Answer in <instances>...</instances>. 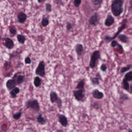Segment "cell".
<instances>
[{"instance_id":"cell-37","label":"cell","mask_w":132,"mask_h":132,"mask_svg":"<svg viewBox=\"0 0 132 132\" xmlns=\"http://www.w3.org/2000/svg\"><path fill=\"white\" fill-rule=\"evenodd\" d=\"M81 3V0H74V4L75 7H78Z\"/></svg>"},{"instance_id":"cell-24","label":"cell","mask_w":132,"mask_h":132,"mask_svg":"<svg viewBox=\"0 0 132 132\" xmlns=\"http://www.w3.org/2000/svg\"><path fill=\"white\" fill-rule=\"evenodd\" d=\"M122 87L125 90L128 91L129 88V85L128 81L125 78H124L122 80Z\"/></svg>"},{"instance_id":"cell-19","label":"cell","mask_w":132,"mask_h":132,"mask_svg":"<svg viewBox=\"0 0 132 132\" xmlns=\"http://www.w3.org/2000/svg\"><path fill=\"white\" fill-rule=\"evenodd\" d=\"M101 80V77L99 73H97L95 77L91 78L90 80L93 85H97L100 84V80Z\"/></svg>"},{"instance_id":"cell-6","label":"cell","mask_w":132,"mask_h":132,"mask_svg":"<svg viewBox=\"0 0 132 132\" xmlns=\"http://www.w3.org/2000/svg\"><path fill=\"white\" fill-rule=\"evenodd\" d=\"M101 58L100 52L99 50L94 51L91 55L90 60L89 66L91 69L94 68L96 66L97 61Z\"/></svg>"},{"instance_id":"cell-43","label":"cell","mask_w":132,"mask_h":132,"mask_svg":"<svg viewBox=\"0 0 132 132\" xmlns=\"http://www.w3.org/2000/svg\"><path fill=\"white\" fill-rule=\"evenodd\" d=\"M128 132H132V130H130Z\"/></svg>"},{"instance_id":"cell-25","label":"cell","mask_w":132,"mask_h":132,"mask_svg":"<svg viewBox=\"0 0 132 132\" xmlns=\"http://www.w3.org/2000/svg\"><path fill=\"white\" fill-rule=\"evenodd\" d=\"M22 111H20L16 113H14L12 115V118L14 120H18L20 119L22 115Z\"/></svg>"},{"instance_id":"cell-17","label":"cell","mask_w":132,"mask_h":132,"mask_svg":"<svg viewBox=\"0 0 132 132\" xmlns=\"http://www.w3.org/2000/svg\"><path fill=\"white\" fill-rule=\"evenodd\" d=\"M27 15L26 14L22 12H20L18 14V21L21 24H23L26 21L27 19Z\"/></svg>"},{"instance_id":"cell-31","label":"cell","mask_w":132,"mask_h":132,"mask_svg":"<svg viewBox=\"0 0 132 132\" xmlns=\"http://www.w3.org/2000/svg\"><path fill=\"white\" fill-rule=\"evenodd\" d=\"M24 62H25V63L26 65H30L32 63L31 58L28 56H26L25 58Z\"/></svg>"},{"instance_id":"cell-8","label":"cell","mask_w":132,"mask_h":132,"mask_svg":"<svg viewBox=\"0 0 132 132\" xmlns=\"http://www.w3.org/2000/svg\"><path fill=\"white\" fill-rule=\"evenodd\" d=\"M58 122L63 127L66 128L68 126L69 122L67 117L63 114L58 113L57 114Z\"/></svg>"},{"instance_id":"cell-36","label":"cell","mask_w":132,"mask_h":132,"mask_svg":"<svg viewBox=\"0 0 132 132\" xmlns=\"http://www.w3.org/2000/svg\"><path fill=\"white\" fill-rule=\"evenodd\" d=\"M73 24L71 22H68L66 26V28L67 30V31H69V30H71L73 28Z\"/></svg>"},{"instance_id":"cell-16","label":"cell","mask_w":132,"mask_h":132,"mask_svg":"<svg viewBox=\"0 0 132 132\" xmlns=\"http://www.w3.org/2000/svg\"><path fill=\"white\" fill-rule=\"evenodd\" d=\"M115 19L114 17L111 14H108L105 22V25L107 27H110L114 23Z\"/></svg>"},{"instance_id":"cell-38","label":"cell","mask_w":132,"mask_h":132,"mask_svg":"<svg viewBox=\"0 0 132 132\" xmlns=\"http://www.w3.org/2000/svg\"><path fill=\"white\" fill-rule=\"evenodd\" d=\"M107 66L105 65V64H102L100 66V69L102 71H105L107 70Z\"/></svg>"},{"instance_id":"cell-35","label":"cell","mask_w":132,"mask_h":132,"mask_svg":"<svg viewBox=\"0 0 132 132\" xmlns=\"http://www.w3.org/2000/svg\"><path fill=\"white\" fill-rule=\"evenodd\" d=\"M46 10L47 12H50L52 11V6L50 4H46Z\"/></svg>"},{"instance_id":"cell-29","label":"cell","mask_w":132,"mask_h":132,"mask_svg":"<svg viewBox=\"0 0 132 132\" xmlns=\"http://www.w3.org/2000/svg\"><path fill=\"white\" fill-rule=\"evenodd\" d=\"M132 68V66L131 65H129L126 67H122L121 68L120 72L121 73H125V72H127L128 71L130 70Z\"/></svg>"},{"instance_id":"cell-40","label":"cell","mask_w":132,"mask_h":132,"mask_svg":"<svg viewBox=\"0 0 132 132\" xmlns=\"http://www.w3.org/2000/svg\"><path fill=\"white\" fill-rule=\"evenodd\" d=\"M56 132H64V131L63 129H57L56 130Z\"/></svg>"},{"instance_id":"cell-2","label":"cell","mask_w":132,"mask_h":132,"mask_svg":"<svg viewBox=\"0 0 132 132\" xmlns=\"http://www.w3.org/2000/svg\"><path fill=\"white\" fill-rule=\"evenodd\" d=\"M25 106L27 109H31L36 112H38L40 110V106L37 99H29L25 103Z\"/></svg>"},{"instance_id":"cell-30","label":"cell","mask_w":132,"mask_h":132,"mask_svg":"<svg viewBox=\"0 0 132 132\" xmlns=\"http://www.w3.org/2000/svg\"><path fill=\"white\" fill-rule=\"evenodd\" d=\"M9 32L10 34L12 35V36H14L16 35L17 32V29L14 27H11L9 29Z\"/></svg>"},{"instance_id":"cell-7","label":"cell","mask_w":132,"mask_h":132,"mask_svg":"<svg viewBox=\"0 0 132 132\" xmlns=\"http://www.w3.org/2000/svg\"><path fill=\"white\" fill-rule=\"evenodd\" d=\"M84 89H78L73 90V94L76 100L78 102H83L85 97Z\"/></svg>"},{"instance_id":"cell-3","label":"cell","mask_w":132,"mask_h":132,"mask_svg":"<svg viewBox=\"0 0 132 132\" xmlns=\"http://www.w3.org/2000/svg\"><path fill=\"white\" fill-rule=\"evenodd\" d=\"M50 100L52 104L56 103L57 108L61 109L63 107V100L59 97L56 92L51 90L50 93Z\"/></svg>"},{"instance_id":"cell-11","label":"cell","mask_w":132,"mask_h":132,"mask_svg":"<svg viewBox=\"0 0 132 132\" xmlns=\"http://www.w3.org/2000/svg\"><path fill=\"white\" fill-rule=\"evenodd\" d=\"M5 85H6L7 90L10 92L13 88H15L17 86V84L15 80L12 78L11 79H9L7 81Z\"/></svg>"},{"instance_id":"cell-28","label":"cell","mask_w":132,"mask_h":132,"mask_svg":"<svg viewBox=\"0 0 132 132\" xmlns=\"http://www.w3.org/2000/svg\"><path fill=\"white\" fill-rule=\"evenodd\" d=\"M49 19L46 18H43L41 22L42 26L43 27H45L49 25Z\"/></svg>"},{"instance_id":"cell-14","label":"cell","mask_w":132,"mask_h":132,"mask_svg":"<svg viewBox=\"0 0 132 132\" xmlns=\"http://www.w3.org/2000/svg\"><path fill=\"white\" fill-rule=\"evenodd\" d=\"M92 96L94 98L97 99H101L104 97V93L100 91L98 89H94L92 91Z\"/></svg>"},{"instance_id":"cell-13","label":"cell","mask_w":132,"mask_h":132,"mask_svg":"<svg viewBox=\"0 0 132 132\" xmlns=\"http://www.w3.org/2000/svg\"><path fill=\"white\" fill-rule=\"evenodd\" d=\"M74 49L78 57L81 56L84 50L83 45L81 43H77L74 46Z\"/></svg>"},{"instance_id":"cell-12","label":"cell","mask_w":132,"mask_h":132,"mask_svg":"<svg viewBox=\"0 0 132 132\" xmlns=\"http://www.w3.org/2000/svg\"><path fill=\"white\" fill-rule=\"evenodd\" d=\"M99 21V18L98 14L95 13L91 16L88 20V22L90 25L96 26Z\"/></svg>"},{"instance_id":"cell-22","label":"cell","mask_w":132,"mask_h":132,"mask_svg":"<svg viewBox=\"0 0 132 132\" xmlns=\"http://www.w3.org/2000/svg\"><path fill=\"white\" fill-rule=\"evenodd\" d=\"M119 39L123 43H127L128 41L129 38L126 35L120 34L118 36Z\"/></svg>"},{"instance_id":"cell-15","label":"cell","mask_w":132,"mask_h":132,"mask_svg":"<svg viewBox=\"0 0 132 132\" xmlns=\"http://www.w3.org/2000/svg\"><path fill=\"white\" fill-rule=\"evenodd\" d=\"M36 119L37 122L41 125H45L47 123V119L43 116L42 113L39 114L36 117Z\"/></svg>"},{"instance_id":"cell-9","label":"cell","mask_w":132,"mask_h":132,"mask_svg":"<svg viewBox=\"0 0 132 132\" xmlns=\"http://www.w3.org/2000/svg\"><path fill=\"white\" fill-rule=\"evenodd\" d=\"M3 40L4 42V45L7 49L11 50L14 48V43L12 39L9 37H6L3 38Z\"/></svg>"},{"instance_id":"cell-1","label":"cell","mask_w":132,"mask_h":132,"mask_svg":"<svg viewBox=\"0 0 132 132\" xmlns=\"http://www.w3.org/2000/svg\"><path fill=\"white\" fill-rule=\"evenodd\" d=\"M123 0H114L111 5V11L115 16H119L123 12Z\"/></svg>"},{"instance_id":"cell-18","label":"cell","mask_w":132,"mask_h":132,"mask_svg":"<svg viewBox=\"0 0 132 132\" xmlns=\"http://www.w3.org/2000/svg\"><path fill=\"white\" fill-rule=\"evenodd\" d=\"M20 89L19 88L16 87L9 92L10 97L12 98H15L17 97V95L20 93Z\"/></svg>"},{"instance_id":"cell-44","label":"cell","mask_w":132,"mask_h":132,"mask_svg":"<svg viewBox=\"0 0 132 132\" xmlns=\"http://www.w3.org/2000/svg\"><path fill=\"white\" fill-rule=\"evenodd\" d=\"M131 92L132 93V85L131 86Z\"/></svg>"},{"instance_id":"cell-39","label":"cell","mask_w":132,"mask_h":132,"mask_svg":"<svg viewBox=\"0 0 132 132\" xmlns=\"http://www.w3.org/2000/svg\"><path fill=\"white\" fill-rule=\"evenodd\" d=\"M93 107L94 108L96 109H98L99 108V105H98V104L96 103H94V104L93 105Z\"/></svg>"},{"instance_id":"cell-34","label":"cell","mask_w":132,"mask_h":132,"mask_svg":"<svg viewBox=\"0 0 132 132\" xmlns=\"http://www.w3.org/2000/svg\"><path fill=\"white\" fill-rule=\"evenodd\" d=\"M119 44L117 42V41H115V40H113V41H112V42H111V46L112 47H113V48H115L116 47H118V46L119 45Z\"/></svg>"},{"instance_id":"cell-23","label":"cell","mask_w":132,"mask_h":132,"mask_svg":"<svg viewBox=\"0 0 132 132\" xmlns=\"http://www.w3.org/2000/svg\"><path fill=\"white\" fill-rule=\"evenodd\" d=\"M84 85L85 81L84 79H83L78 82L76 86V88L77 89H84Z\"/></svg>"},{"instance_id":"cell-26","label":"cell","mask_w":132,"mask_h":132,"mask_svg":"<svg viewBox=\"0 0 132 132\" xmlns=\"http://www.w3.org/2000/svg\"><path fill=\"white\" fill-rule=\"evenodd\" d=\"M11 67L12 65L11 62H9L7 61H5V62L4 63V65H3V68H4L5 70L6 71L9 70Z\"/></svg>"},{"instance_id":"cell-33","label":"cell","mask_w":132,"mask_h":132,"mask_svg":"<svg viewBox=\"0 0 132 132\" xmlns=\"http://www.w3.org/2000/svg\"><path fill=\"white\" fill-rule=\"evenodd\" d=\"M103 0H91L92 3L95 5H98L102 3Z\"/></svg>"},{"instance_id":"cell-27","label":"cell","mask_w":132,"mask_h":132,"mask_svg":"<svg viewBox=\"0 0 132 132\" xmlns=\"http://www.w3.org/2000/svg\"><path fill=\"white\" fill-rule=\"evenodd\" d=\"M125 78L128 81H132V71L128 72L126 74L125 76Z\"/></svg>"},{"instance_id":"cell-5","label":"cell","mask_w":132,"mask_h":132,"mask_svg":"<svg viewBox=\"0 0 132 132\" xmlns=\"http://www.w3.org/2000/svg\"><path fill=\"white\" fill-rule=\"evenodd\" d=\"M126 22H127V19H124L122 21L121 25L120 27H119L118 28V31L116 32L114 36L113 37H111V36H106L105 37V40L108 43L112 40L115 39L117 36L119 35V34L126 28Z\"/></svg>"},{"instance_id":"cell-41","label":"cell","mask_w":132,"mask_h":132,"mask_svg":"<svg viewBox=\"0 0 132 132\" xmlns=\"http://www.w3.org/2000/svg\"><path fill=\"white\" fill-rule=\"evenodd\" d=\"M56 3L58 4H60L59 3H60L61 4H62V1L60 2V1H61L62 0H56Z\"/></svg>"},{"instance_id":"cell-42","label":"cell","mask_w":132,"mask_h":132,"mask_svg":"<svg viewBox=\"0 0 132 132\" xmlns=\"http://www.w3.org/2000/svg\"><path fill=\"white\" fill-rule=\"evenodd\" d=\"M43 0H38V2L39 3H42V2H43Z\"/></svg>"},{"instance_id":"cell-4","label":"cell","mask_w":132,"mask_h":132,"mask_svg":"<svg viewBox=\"0 0 132 132\" xmlns=\"http://www.w3.org/2000/svg\"><path fill=\"white\" fill-rule=\"evenodd\" d=\"M35 74L37 76L44 78L45 76V63L44 60L40 61L35 70Z\"/></svg>"},{"instance_id":"cell-10","label":"cell","mask_w":132,"mask_h":132,"mask_svg":"<svg viewBox=\"0 0 132 132\" xmlns=\"http://www.w3.org/2000/svg\"><path fill=\"white\" fill-rule=\"evenodd\" d=\"M25 77L23 75L21 74L20 73H15L12 78L14 79L16 81L17 85H20L25 81Z\"/></svg>"},{"instance_id":"cell-20","label":"cell","mask_w":132,"mask_h":132,"mask_svg":"<svg viewBox=\"0 0 132 132\" xmlns=\"http://www.w3.org/2000/svg\"><path fill=\"white\" fill-rule=\"evenodd\" d=\"M33 85L35 87L38 88L41 86L42 84V80L39 76L35 77L33 80Z\"/></svg>"},{"instance_id":"cell-21","label":"cell","mask_w":132,"mask_h":132,"mask_svg":"<svg viewBox=\"0 0 132 132\" xmlns=\"http://www.w3.org/2000/svg\"><path fill=\"white\" fill-rule=\"evenodd\" d=\"M17 39L18 42L19 44H22V45H24L26 40V36L21 34L17 35Z\"/></svg>"},{"instance_id":"cell-32","label":"cell","mask_w":132,"mask_h":132,"mask_svg":"<svg viewBox=\"0 0 132 132\" xmlns=\"http://www.w3.org/2000/svg\"><path fill=\"white\" fill-rule=\"evenodd\" d=\"M129 97L128 95L126 94H123L121 95L120 97V99L123 101H125V100L128 99Z\"/></svg>"}]
</instances>
